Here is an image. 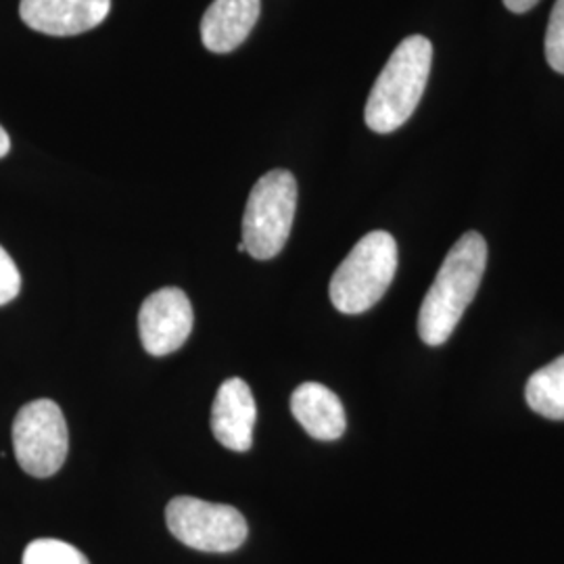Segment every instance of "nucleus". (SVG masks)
I'll return each mask as SVG.
<instances>
[{"label": "nucleus", "mask_w": 564, "mask_h": 564, "mask_svg": "<svg viewBox=\"0 0 564 564\" xmlns=\"http://www.w3.org/2000/svg\"><path fill=\"white\" fill-rule=\"evenodd\" d=\"M398 272V242L375 230L362 237L349 251L330 279L328 295L343 314H364L383 300Z\"/></svg>", "instance_id": "7ed1b4c3"}, {"label": "nucleus", "mask_w": 564, "mask_h": 564, "mask_svg": "<svg viewBox=\"0 0 564 564\" xmlns=\"http://www.w3.org/2000/svg\"><path fill=\"white\" fill-rule=\"evenodd\" d=\"M545 59L554 72L564 74V0H556L550 15L545 32Z\"/></svg>", "instance_id": "4468645a"}, {"label": "nucleus", "mask_w": 564, "mask_h": 564, "mask_svg": "<svg viewBox=\"0 0 564 564\" xmlns=\"http://www.w3.org/2000/svg\"><path fill=\"white\" fill-rule=\"evenodd\" d=\"M540 0H505L506 9L512 13H527L531 11Z\"/></svg>", "instance_id": "dca6fc26"}, {"label": "nucleus", "mask_w": 564, "mask_h": 564, "mask_svg": "<svg viewBox=\"0 0 564 564\" xmlns=\"http://www.w3.org/2000/svg\"><path fill=\"white\" fill-rule=\"evenodd\" d=\"M431 63L433 44L424 36H408L398 44L364 109V120L372 132L389 134L410 120L423 99Z\"/></svg>", "instance_id": "f03ea898"}, {"label": "nucleus", "mask_w": 564, "mask_h": 564, "mask_svg": "<svg viewBox=\"0 0 564 564\" xmlns=\"http://www.w3.org/2000/svg\"><path fill=\"white\" fill-rule=\"evenodd\" d=\"M165 523L181 544L209 554L235 552L249 535L247 521L237 508L191 496L174 498L167 505Z\"/></svg>", "instance_id": "39448f33"}, {"label": "nucleus", "mask_w": 564, "mask_h": 564, "mask_svg": "<svg viewBox=\"0 0 564 564\" xmlns=\"http://www.w3.org/2000/svg\"><path fill=\"white\" fill-rule=\"evenodd\" d=\"M524 400L540 416L564 421V356L531 375L524 387Z\"/></svg>", "instance_id": "f8f14e48"}, {"label": "nucleus", "mask_w": 564, "mask_h": 564, "mask_svg": "<svg viewBox=\"0 0 564 564\" xmlns=\"http://www.w3.org/2000/svg\"><path fill=\"white\" fill-rule=\"evenodd\" d=\"M291 412L303 431L318 442H335L347 429L339 395L321 383L300 384L291 395Z\"/></svg>", "instance_id": "9b49d317"}, {"label": "nucleus", "mask_w": 564, "mask_h": 564, "mask_svg": "<svg viewBox=\"0 0 564 564\" xmlns=\"http://www.w3.org/2000/svg\"><path fill=\"white\" fill-rule=\"evenodd\" d=\"M21 564H90L78 547L61 540H34L23 550Z\"/></svg>", "instance_id": "ddd939ff"}, {"label": "nucleus", "mask_w": 564, "mask_h": 564, "mask_svg": "<svg viewBox=\"0 0 564 564\" xmlns=\"http://www.w3.org/2000/svg\"><path fill=\"white\" fill-rule=\"evenodd\" d=\"M487 265V242L479 232H466L445 256L419 314V335L426 345H444L466 307L475 300Z\"/></svg>", "instance_id": "f257e3e1"}, {"label": "nucleus", "mask_w": 564, "mask_h": 564, "mask_svg": "<svg viewBox=\"0 0 564 564\" xmlns=\"http://www.w3.org/2000/svg\"><path fill=\"white\" fill-rule=\"evenodd\" d=\"M237 251H241V253L245 251V245H242V241L237 245Z\"/></svg>", "instance_id": "a211bd4d"}, {"label": "nucleus", "mask_w": 564, "mask_h": 564, "mask_svg": "<svg viewBox=\"0 0 564 564\" xmlns=\"http://www.w3.org/2000/svg\"><path fill=\"white\" fill-rule=\"evenodd\" d=\"M258 405L249 384L228 379L220 384L212 408L214 437L232 452H247L253 445Z\"/></svg>", "instance_id": "1a4fd4ad"}, {"label": "nucleus", "mask_w": 564, "mask_h": 564, "mask_svg": "<svg viewBox=\"0 0 564 564\" xmlns=\"http://www.w3.org/2000/svg\"><path fill=\"white\" fill-rule=\"evenodd\" d=\"M260 0H214L202 20L203 46L226 55L249 39L260 20Z\"/></svg>", "instance_id": "9d476101"}, {"label": "nucleus", "mask_w": 564, "mask_h": 564, "mask_svg": "<svg viewBox=\"0 0 564 564\" xmlns=\"http://www.w3.org/2000/svg\"><path fill=\"white\" fill-rule=\"evenodd\" d=\"M193 303L178 286H165L151 293L139 312L142 347L151 356L178 351L193 333Z\"/></svg>", "instance_id": "0eeeda50"}, {"label": "nucleus", "mask_w": 564, "mask_h": 564, "mask_svg": "<svg viewBox=\"0 0 564 564\" xmlns=\"http://www.w3.org/2000/svg\"><path fill=\"white\" fill-rule=\"evenodd\" d=\"M111 0H21V21L46 36H78L99 28Z\"/></svg>", "instance_id": "6e6552de"}, {"label": "nucleus", "mask_w": 564, "mask_h": 564, "mask_svg": "<svg viewBox=\"0 0 564 564\" xmlns=\"http://www.w3.org/2000/svg\"><path fill=\"white\" fill-rule=\"evenodd\" d=\"M297 209V181L289 170H272L251 188L242 214V245L256 260H272L289 241Z\"/></svg>", "instance_id": "20e7f679"}, {"label": "nucleus", "mask_w": 564, "mask_h": 564, "mask_svg": "<svg viewBox=\"0 0 564 564\" xmlns=\"http://www.w3.org/2000/svg\"><path fill=\"white\" fill-rule=\"evenodd\" d=\"M21 291V274L18 263L0 247V305L13 302Z\"/></svg>", "instance_id": "2eb2a0df"}, {"label": "nucleus", "mask_w": 564, "mask_h": 564, "mask_svg": "<svg viewBox=\"0 0 564 564\" xmlns=\"http://www.w3.org/2000/svg\"><path fill=\"white\" fill-rule=\"evenodd\" d=\"M9 151H11V139H9L7 130L0 126V160H2L4 155H9Z\"/></svg>", "instance_id": "f3484780"}, {"label": "nucleus", "mask_w": 564, "mask_h": 564, "mask_svg": "<svg viewBox=\"0 0 564 564\" xmlns=\"http://www.w3.org/2000/svg\"><path fill=\"white\" fill-rule=\"evenodd\" d=\"M13 449L28 475L46 479L59 473L69 449V433L59 403H25L13 421Z\"/></svg>", "instance_id": "423d86ee"}]
</instances>
